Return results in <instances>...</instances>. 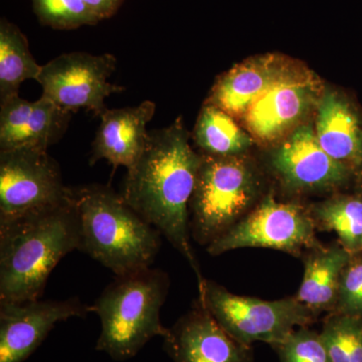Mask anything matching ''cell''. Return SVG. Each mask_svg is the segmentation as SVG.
<instances>
[{
    "label": "cell",
    "mask_w": 362,
    "mask_h": 362,
    "mask_svg": "<svg viewBox=\"0 0 362 362\" xmlns=\"http://www.w3.org/2000/svg\"><path fill=\"white\" fill-rule=\"evenodd\" d=\"M162 339L175 362H252L251 346L230 337L199 299Z\"/></svg>",
    "instance_id": "13"
},
{
    "label": "cell",
    "mask_w": 362,
    "mask_h": 362,
    "mask_svg": "<svg viewBox=\"0 0 362 362\" xmlns=\"http://www.w3.org/2000/svg\"><path fill=\"white\" fill-rule=\"evenodd\" d=\"M352 254L341 245L311 250L304 259V277L296 297L314 315L334 312L340 280Z\"/></svg>",
    "instance_id": "18"
},
{
    "label": "cell",
    "mask_w": 362,
    "mask_h": 362,
    "mask_svg": "<svg viewBox=\"0 0 362 362\" xmlns=\"http://www.w3.org/2000/svg\"><path fill=\"white\" fill-rule=\"evenodd\" d=\"M42 66L30 52L25 35L6 18L0 21V103L16 96L25 81H37Z\"/></svg>",
    "instance_id": "19"
},
{
    "label": "cell",
    "mask_w": 362,
    "mask_h": 362,
    "mask_svg": "<svg viewBox=\"0 0 362 362\" xmlns=\"http://www.w3.org/2000/svg\"><path fill=\"white\" fill-rule=\"evenodd\" d=\"M294 66L275 54L247 59L221 76L206 103L242 120L250 106Z\"/></svg>",
    "instance_id": "16"
},
{
    "label": "cell",
    "mask_w": 362,
    "mask_h": 362,
    "mask_svg": "<svg viewBox=\"0 0 362 362\" xmlns=\"http://www.w3.org/2000/svg\"><path fill=\"white\" fill-rule=\"evenodd\" d=\"M317 230L335 232L350 254L362 251V197L339 195L310 211Z\"/></svg>",
    "instance_id": "21"
},
{
    "label": "cell",
    "mask_w": 362,
    "mask_h": 362,
    "mask_svg": "<svg viewBox=\"0 0 362 362\" xmlns=\"http://www.w3.org/2000/svg\"><path fill=\"white\" fill-rule=\"evenodd\" d=\"M33 11L42 25L54 30H76L95 25L100 20L85 0H32Z\"/></svg>",
    "instance_id": "22"
},
{
    "label": "cell",
    "mask_w": 362,
    "mask_h": 362,
    "mask_svg": "<svg viewBox=\"0 0 362 362\" xmlns=\"http://www.w3.org/2000/svg\"><path fill=\"white\" fill-rule=\"evenodd\" d=\"M113 54L70 52L42 66L37 82L47 97L70 113L84 110L101 116L107 110L105 100L125 90L109 82L116 70Z\"/></svg>",
    "instance_id": "9"
},
{
    "label": "cell",
    "mask_w": 362,
    "mask_h": 362,
    "mask_svg": "<svg viewBox=\"0 0 362 362\" xmlns=\"http://www.w3.org/2000/svg\"><path fill=\"white\" fill-rule=\"evenodd\" d=\"M124 0H85L100 21L111 18L122 6Z\"/></svg>",
    "instance_id": "25"
},
{
    "label": "cell",
    "mask_w": 362,
    "mask_h": 362,
    "mask_svg": "<svg viewBox=\"0 0 362 362\" xmlns=\"http://www.w3.org/2000/svg\"><path fill=\"white\" fill-rule=\"evenodd\" d=\"M199 300L230 337L249 346L265 342L276 349L316 317L296 297L265 301L240 296L206 279L199 288Z\"/></svg>",
    "instance_id": "6"
},
{
    "label": "cell",
    "mask_w": 362,
    "mask_h": 362,
    "mask_svg": "<svg viewBox=\"0 0 362 362\" xmlns=\"http://www.w3.org/2000/svg\"><path fill=\"white\" fill-rule=\"evenodd\" d=\"M81 228L80 251L117 276L150 268L161 247V233L110 187H71Z\"/></svg>",
    "instance_id": "3"
},
{
    "label": "cell",
    "mask_w": 362,
    "mask_h": 362,
    "mask_svg": "<svg viewBox=\"0 0 362 362\" xmlns=\"http://www.w3.org/2000/svg\"><path fill=\"white\" fill-rule=\"evenodd\" d=\"M81 250V228L71 201L0 225V302L40 299L59 261Z\"/></svg>",
    "instance_id": "2"
},
{
    "label": "cell",
    "mask_w": 362,
    "mask_h": 362,
    "mask_svg": "<svg viewBox=\"0 0 362 362\" xmlns=\"http://www.w3.org/2000/svg\"><path fill=\"white\" fill-rule=\"evenodd\" d=\"M258 192V177L244 156L202 154L189 202L194 239L206 247L218 240L251 211Z\"/></svg>",
    "instance_id": "5"
},
{
    "label": "cell",
    "mask_w": 362,
    "mask_h": 362,
    "mask_svg": "<svg viewBox=\"0 0 362 362\" xmlns=\"http://www.w3.org/2000/svg\"><path fill=\"white\" fill-rule=\"evenodd\" d=\"M89 313L90 306L77 297L0 302V362H25L57 324Z\"/></svg>",
    "instance_id": "11"
},
{
    "label": "cell",
    "mask_w": 362,
    "mask_h": 362,
    "mask_svg": "<svg viewBox=\"0 0 362 362\" xmlns=\"http://www.w3.org/2000/svg\"><path fill=\"white\" fill-rule=\"evenodd\" d=\"M322 95L319 78L294 66L250 106L242 121L258 141H278L301 125Z\"/></svg>",
    "instance_id": "10"
},
{
    "label": "cell",
    "mask_w": 362,
    "mask_h": 362,
    "mask_svg": "<svg viewBox=\"0 0 362 362\" xmlns=\"http://www.w3.org/2000/svg\"><path fill=\"white\" fill-rule=\"evenodd\" d=\"M272 165L286 187L302 192L337 189L354 175L324 151L311 125L290 133L274 152Z\"/></svg>",
    "instance_id": "12"
},
{
    "label": "cell",
    "mask_w": 362,
    "mask_h": 362,
    "mask_svg": "<svg viewBox=\"0 0 362 362\" xmlns=\"http://www.w3.org/2000/svg\"><path fill=\"white\" fill-rule=\"evenodd\" d=\"M310 211L268 195L258 206L206 247L211 256L243 247H265L300 256L304 249L321 247Z\"/></svg>",
    "instance_id": "8"
},
{
    "label": "cell",
    "mask_w": 362,
    "mask_h": 362,
    "mask_svg": "<svg viewBox=\"0 0 362 362\" xmlns=\"http://www.w3.org/2000/svg\"><path fill=\"white\" fill-rule=\"evenodd\" d=\"M71 113L47 97L28 101L20 95L0 103V151L47 150L65 135Z\"/></svg>",
    "instance_id": "14"
},
{
    "label": "cell",
    "mask_w": 362,
    "mask_h": 362,
    "mask_svg": "<svg viewBox=\"0 0 362 362\" xmlns=\"http://www.w3.org/2000/svg\"><path fill=\"white\" fill-rule=\"evenodd\" d=\"M332 313L362 319V256L354 254L343 271L337 307Z\"/></svg>",
    "instance_id": "24"
},
{
    "label": "cell",
    "mask_w": 362,
    "mask_h": 362,
    "mask_svg": "<svg viewBox=\"0 0 362 362\" xmlns=\"http://www.w3.org/2000/svg\"><path fill=\"white\" fill-rule=\"evenodd\" d=\"M194 142L204 156L233 157L242 156L252 146V139L233 117L206 103L197 119Z\"/></svg>",
    "instance_id": "20"
},
{
    "label": "cell",
    "mask_w": 362,
    "mask_h": 362,
    "mask_svg": "<svg viewBox=\"0 0 362 362\" xmlns=\"http://www.w3.org/2000/svg\"><path fill=\"white\" fill-rule=\"evenodd\" d=\"M315 133L324 151L354 175L362 173V120L349 100L323 92L317 106Z\"/></svg>",
    "instance_id": "17"
},
{
    "label": "cell",
    "mask_w": 362,
    "mask_h": 362,
    "mask_svg": "<svg viewBox=\"0 0 362 362\" xmlns=\"http://www.w3.org/2000/svg\"><path fill=\"white\" fill-rule=\"evenodd\" d=\"M156 111V104L149 100L135 107L107 109L93 141L90 165L106 160L114 169L132 168L146 147L147 125Z\"/></svg>",
    "instance_id": "15"
},
{
    "label": "cell",
    "mask_w": 362,
    "mask_h": 362,
    "mask_svg": "<svg viewBox=\"0 0 362 362\" xmlns=\"http://www.w3.org/2000/svg\"><path fill=\"white\" fill-rule=\"evenodd\" d=\"M202 156L188 141L182 122L149 132L144 151L127 169L121 195L187 259L201 287L199 263L190 245L189 202Z\"/></svg>",
    "instance_id": "1"
},
{
    "label": "cell",
    "mask_w": 362,
    "mask_h": 362,
    "mask_svg": "<svg viewBox=\"0 0 362 362\" xmlns=\"http://www.w3.org/2000/svg\"><path fill=\"white\" fill-rule=\"evenodd\" d=\"M169 286L168 274L151 267L117 276L90 306L101 322L98 351L116 361H128L152 338L165 337L168 328L161 322L160 312Z\"/></svg>",
    "instance_id": "4"
},
{
    "label": "cell",
    "mask_w": 362,
    "mask_h": 362,
    "mask_svg": "<svg viewBox=\"0 0 362 362\" xmlns=\"http://www.w3.org/2000/svg\"><path fill=\"white\" fill-rule=\"evenodd\" d=\"M70 188L47 150L0 151V225L66 204Z\"/></svg>",
    "instance_id": "7"
},
{
    "label": "cell",
    "mask_w": 362,
    "mask_h": 362,
    "mask_svg": "<svg viewBox=\"0 0 362 362\" xmlns=\"http://www.w3.org/2000/svg\"><path fill=\"white\" fill-rule=\"evenodd\" d=\"M276 349L281 362H331L320 333L308 326L297 328Z\"/></svg>",
    "instance_id": "23"
}]
</instances>
